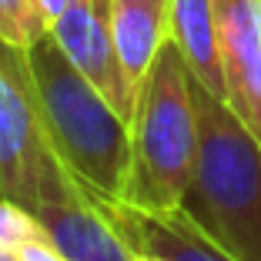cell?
Segmentation results:
<instances>
[{
	"mask_svg": "<svg viewBox=\"0 0 261 261\" xmlns=\"http://www.w3.org/2000/svg\"><path fill=\"white\" fill-rule=\"evenodd\" d=\"M168 34L194 81L211 94L224 97V64L215 0H168Z\"/></svg>",
	"mask_w": 261,
	"mask_h": 261,
	"instance_id": "obj_9",
	"label": "cell"
},
{
	"mask_svg": "<svg viewBox=\"0 0 261 261\" xmlns=\"http://www.w3.org/2000/svg\"><path fill=\"white\" fill-rule=\"evenodd\" d=\"M141 4H168V0H141Z\"/></svg>",
	"mask_w": 261,
	"mask_h": 261,
	"instance_id": "obj_16",
	"label": "cell"
},
{
	"mask_svg": "<svg viewBox=\"0 0 261 261\" xmlns=\"http://www.w3.org/2000/svg\"><path fill=\"white\" fill-rule=\"evenodd\" d=\"M94 204L104 211L117 228L134 254H147L158 261H234L228 251L204 238L181 211H141L117 198H94Z\"/></svg>",
	"mask_w": 261,
	"mask_h": 261,
	"instance_id": "obj_8",
	"label": "cell"
},
{
	"mask_svg": "<svg viewBox=\"0 0 261 261\" xmlns=\"http://www.w3.org/2000/svg\"><path fill=\"white\" fill-rule=\"evenodd\" d=\"M194 104L198 164L177 211L234 261H261V141L198 81Z\"/></svg>",
	"mask_w": 261,
	"mask_h": 261,
	"instance_id": "obj_1",
	"label": "cell"
},
{
	"mask_svg": "<svg viewBox=\"0 0 261 261\" xmlns=\"http://www.w3.org/2000/svg\"><path fill=\"white\" fill-rule=\"evenodd\" d=\"M224 100L261 141V0H215Z\"/></svg>",
	"mask_w": 261,
	"mask_h": 261,
	"instance_id": "obj_6",
	"label": "cell"
},
{
	"mask_svg": "<svg viewBox=\"0 0 261 261\" xmlns=\"http://www.w3.org/2000/svg\"><path fill=\"white\" fill-rule=\"evenodd\" d=\"M198 104L194 77L174 40L138 87L130 114V164L117 201L141 211H177L198 164Z\"/></svg>",
	"mask_w": 261,
	"mask_h": 261,
	"instance_id": "obj_3",
	"label": "cell"
},
{
	"mask_svg": "<svg viewBox=\"0 0 261 261\" xmlns=\"http://www.w3.org/2000/svg\"><path fill=\"white\" fill-rule=\"evenodd\" d=\"M70 4H74V0H40V7H44V14H47V20H50V23H54L57 17L70 7Z\"/></svg>",
	"mask_w": 261,
	"mask_h": 261,
	"instance_id": "obj_14",
	"label": "cell"
},
{
	"mask_svg": "<svg viewBox=\"0 0 261 261\" xmlns=\"http://www.w3.org/2000/svg\"><path fill=\"white\" fill-rule=\"evenodd\" d=\"M47 138L91 198H121L130 164V124L70 64L50 34L27 50Z\"/></svg>",
	"mask_w": 261,
	"mask_h": 261,
	"instance_id": "obj_2",
	"label": "cell"
},
{
	"mask_svg": "<svg viewBox=\"0 0 261 261\" xmlns=\"http://www.w3.org/2000/svg\"><path fill=\"white\" fill-rule=\"evenodd\" d=\"M37 238H44V228H40L37 218L27 207L0 198V251L17 254L23 245H31Z\"/></svg>",
	"mask_w": 261,
	"mask_h": 261,
	"instance_id": "obj_12",
	"label": "cell"
},
{
	"mask_svg": "<svg viewBox=\"0 0 261 261\" xmlns=\"http://www.w3.org/2000/svg\"><path fill=\"white\" fill-rule=\"evenodd\" d=\"M114 47L130 87L144 84L161 47L168 44V4H141V0H114L111 10Z\"/></svg>",
	"mask_w": 261,
	"mask_h": 261,
	"instance_id": "obj_10",
	"label": "cell"
},
{
	"mask_svg": "<svg viewBox=\"0 0 261 261\" xmlns=\"http://www.w3.org/2000/svg\"><path fill=\"white\" fill-rule=\"evenodd\" d=\"M50 34L40 0H0V40L17 50H31Z\"/></svg>",
	"mask_w": 261,
	"mask_h": 261,
	"instance_id": "obj_11",
	"label": "cell"
},
{
	"mask_svg": "<svg viewBox=\"0 0 261 261\" xmlns=\"http://www.w3.org/2000/svg\"><path fill=\"white\" fill-rule=\"evenodd\" d=\"M34 218L40 221L47 241L67 261H138L130 245L81 185H70L40 201Z\"/></svg>",
	"mask_w": 261,
	"mask_h": 261,
	"instance_id": "obj_7",
	"label": "cell"
},
{
	"mask_svg": "<svg viewBox=\"0 0 261 261\" xmlns=\"http://www.w3.org/2000/svg\"><path fill=\"white\" fill-rule=\"evenodd\" d=\"M111 10H114V0H74L50 23V37L61 44V50L70 57V64L130 124L134 104H138V91L130 87L127 74L121 67V57H117Z\"/></svg>",
	"mask_w": 261,
	"mask_h": 261,
	"instance_id": "obj_5",
	"label": "cell"
},
{
	"mask_svg": "<svg viewBox=\"0 0 261 261\" xmlns=\"http://www.w3.org/2000/svg\"><path fill=\"white\" fill-rule=\"evenodd\" d=\"M0 261H17L14 254H7V251H0Z\"/></svg>",
	"mask_w": 261,
	"mask_h": 261,
	"instance_id": "obj_15",
	"label": "cell"
},
{
	"mask_svg": "<svg viewBox=\"0 0 261 261\" xmlns=\"http://www.w3.org/2000/svg\"><path fill=\"white\" fill-rule=\"evenodd\" d=\"M77 185L47 138L27 50L0 40V198L37 211L40 201Z\"/></svg>",
	"mask_w": 261,
	"mask_h": 261,
	"instance_id": "obj_4",
	"label": "cell"
},
{
	"mask_svg": "<svg viewBox=\"0 0 261 261\" xmlns=\"http://www.w3.org/2000/svg\"><path fill=\"white\" fill-rule=\"evenodd\" d=\"M14 258L17 261H67L54 245H50V241H47V234H44V238H37V241H31V245H23Z\"/></svg>",
	"mask_w": 261,
	"mask_h": 261,
	"instance_id": "obj_13",
	"label": "cell"
}]
</instances>
